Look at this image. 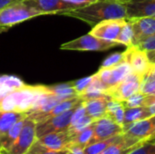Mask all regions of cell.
Segmentation results:
<instances>
[{"instance_id":"6da1fadb","label":"cell","mask_w":155,"mask_h":154,"mask_svg":"<svg viewBox=\"0 0 155 154\" xmlns=\"http://www.w3.org/2000/svg\"><path fill=\"white\" fill-rule=\"evenodd\" d=\"M62 15L79 19L91 26L105 20L127 18L126 8L121 0H98L84 7L64 12Z\"/></svg>"},{"instance_id":"7a4b0ae2","label":"cell","mask_w":155,"mask_h":154,"mask_svg":"<svg viewBox=\"0 0 155 154\" xmlns=\"http://www.w3.org/2000/svg\"><path fill=\"white\" fill-rule=\"evenodd\" d=\"M47 92L45 85H27L10 92L0 103V111L27 113L38 97Z\"/></svg>"},{"instance_id":"3957f363","label":"cell","mask_w":155,"mask_h":154,"mask_svg":"<svg viewBox=\"0 0 155 154\" xmlns=\"http://www.w3.org/2000/svg\"><path fill=\"white\" fill-rule=\"evenodd\" d=\"M40 15H45V14L26 5L24 1L16 2L0 10V31Z\"/></svg>"},{"instance_id":"277c9868","label":"cell","mask_w":155,"mask_h":154,"mask_svg":"<svg viewBox=\"0 0 155 154\" xmlns=\"http://www.w3.org/2000/svg\"><path fill=\"white\" fill-rule=\"evenodd\" d=\"M121 45L115 41H108L90 34L66 42L60 46L61 50L66 51H96L103 52Z\"/></svg>"},{"instance_id":"5b68a950","label":"cell","mask_w":155,"mask_h":154,"mask_svg":"<svg viewBox=\"0 0 155 154\" xmlns=\"http://www.w3.org/2000/svg\"><path fill=\"white\" fill-rule=\"evenodd\" d=\"M36 123L26 116L24 126L12 145L1 154H25L36 140Z\"/></svg>"},{"instance_id":"8992f818","label":"cell","mask_w":155,"mask_h":154,"mask_svg":"<svg viewBox=\"0 0 155 154\" xmlns=\"http://www.w3.org/2000/svg\"><path fill=\"white\" fill-rule=\"evenodd\" d=\"M142 79V76L131 73L124 80L107 89L105 93L111 99L123 103L139 92Z\"/></svg>"},{"instance_id":"52a82bcc","label":"cell","mask_w":155,"mask_h":154,"mask_svg":"<svg viewBox=\"0 0 155 154\" xmlns=\"http://www.w3.org/2000/svg\"><path fill=\"white\" fill-rule=\"evenodd\" d=\"M123 54L124 60L130 65L132 73L143 77L150 72L153 64L150 63L146 52L138 45L128 46Z\"/></svg>"},{"instance_id":"ba28073f","label":"cell","mask_w":155,"mask_h":154,"mask_svg":"<svg viewBox=\"0 0 155 154\" xmlns=\"http://www.w3.org/2000/svg\"><path fill=\"white\" fill-rule=\"evenodd\" d=\"M131 73L132 69L130 65L125 61H124L114 67H100L98 72L94 74V76L102 83L106 91L110 87L124 80Z\"/></svg>"},{"instance_id":"9c48e42d","label":"cell","mask_w":155,"mask_h":154,"mask_svg":"<svg viewBox=\"0 0 155 154\" xmlns=\"http://www.w3.org/2000/svg\"><path fill=\"white\" fill-rule=\"evenodd\" d=\"M76 107L72 108L46 121L37 123H36V137L38 138L40 136H43L45 134L51 133L66 131L68 127L70 126L72 115Z\"/></svg>"},{"instance_id":"30bf717a","label":"cell","mask_w":155,"mask_h":154,"mask_svg":"<svg viewBox=\"0 0 155 154\" xmlns=\"http://www.w3.org/2000/svg\"><path fill=\"white\" fill-rule=\"evenodd\" d=\"M123 133V127L116 123L109 116L105 115L94 122V134L89 144L101 142Z\"/></svg>"},{"instance_id":"8fae6325","label":"cell","mask_w":155,"mask_h":154,"mask_svg":"<svg viewBox=\"0 0 155 154\" xmlns=\"http://www.w3.org/2000/svg\"><path fill=\"white\" fill-rule=\"evenodd\" d=\"M127 20L133 30L134 45H138L155 34V17H134Z\"/></svg>"},{"instance_id":"7c38bea8","label":"cell","mask_w":155,"mask_h":154,"mask_svg":"<svg viewBox=\"0 0 155 154\" xmlns=\"http://www.w3.org/2000/svg\"><path fill=\"white\" fill-rule=\"evenodd\" d=\"M126 21L127 19L125 18L103 21L93 26V29L89 32V34L104 40L116 42V39L122 28L126 24Z\"/></svg>"},{"instance_id":"4fadbf2b","label":"cell","mask_w":155,"mask_h":154,"mask_svg":"<svg viewBox=\"0 0 155 154\" xmlns=\"http://www.w3.org/2000/svg\"><path fill=\"white\" fill-rule=\"evenodd\" d=\"M126 8V19L155 17V0H121Z\"/></svg>"},{"instance_id":"5bb4252c","label":"cell","mask_w":155,"mask_h":154,"mask_svg":"<svg viewBox=\"0 0 155 154\" xmlns=\"http://www.w3.org/2000/svg\"><path fill=\"white\" fill-rule=\"evenodd\" d=\"M155 132V114L129 125L124 134L138 141H146Z\"/></svg>"},{"instance_id":"9a60e30c","label":"cell","mask_w":155,"mask_h":154,"mask_svg":"<svg viewBox=\"0 0 155 154\" xmlns=\"http://www.w3.org/2000/svg\"><path fill=\"white\" fill-rule=\"evenodd\" d=\"M26 5L47 15H63L74 8L62 0H23Z\"/></svg>"},{"instance_id":"2e32d148","label":"cell","mask_w":155,"mask_h":154,"mask_svg":"<svg viewBox=\"0 0 155 154\" xmlns=\"http://www.w3.org/2000/svg\"><path fill=\"white\" fill-rule=\"evenodd\" d=\"M72 136L68 133V131L56 132L45 134L37 138L38 142H40L43 145L47 147L50 150L61 152L67 151Z\"/></svg>"},{"instance_id":"e0dca14e","label":"cell","mask_w":155,"mask_h":154,"mask_svg":"<svg viewBox=\"0 0 155 154\" xmlns=\"http://www.w3.org/2000/svg\"><path fill=\"white\" fill-rule=\"evenodd\" d=\"M144 141H138L134 138L128 137L123 133V135L116 142L108 146L100 154H128L142 145Z\"/></svg>"},{"instance_id":"ac0fdd59","label":"cell","mask_w":155,"mask_h":154,"mask_svg":"<svg viewBox=\"0 0 155 154\" xmlns=\"http://www.w3.org/2000/svg\"><path fill=\"white\" fill-rule=\"evenodd\" d=\"M111 99L110 97L95 98L84 101V105L85 108L86 114L90 116L94 121L106 115L107 102Z\"/></svg>"},{"instance_id":"d6986e66","label":"cell","mask_w":155,"mask_h":154,"mask_svg":"<svg viewBox=\"0 0 155 154\" xmlns=\"http://www.w3.org/2000/svg\"><path fill=\"white\" fill-rule=\"evenodd\" d=\"M153 114L151 113V111L149 107L146 106H139L134 108H125L124 113V121L123 129L124 131L131 124L142 121L143 119L151 117Z\"/></svg>"},{"instance_id":"ffe728a7","label":"cell","mask_w":155,"mask_h":154,"mask_svg":"<svg viewBox=\"0 0 155 154\" xmlns=\"http://www.w3.org/2000/svg\"><path fill=\"white\" fill-rule=\"evenodd\" d=\"M26 118V117H25ZM25 119L16 122L7 132L0 135V154L7 150L19 135L25 123Z\"/></svg>"},{"instance_id":"44dd1931","label":"cell","mask_w":155,"mask_h":154,"mask_svg":"<svg viewBox=\"0 0 155 154\" xmlns=\"http://www.w3.org/2000/svg\"><path fill=\"white\" fill-rule=\"evenodd\" d=\"M124 113L125 107L122 102L114 99H109V101L107 102L106 115L113 119L116 123H118L122 127L124 125Z\"/></svg>"},{"instance_id":"7402d4cb","label":"cell","mask_w":155,"mask_h":154,"mask_svg":"<svg viewBox=\"0 0 155 154\" xmlns=\"http://www.w3.org/2000/svg\"><path fill=\"white\" fill-rule=\"evenodd\" d=\"M26 116V113H24L0 111V135L7 132L16 122L25 119Z\"/></svg>"},{"instance_id":"603a6c76","label":"cell","mask_w":155,"mask_h":154,"mask_svg":"<svg viewBox=\"0 0 155 154\" xmlns=\"http://www.w3.org/2000/svg\"><path fill=\"white\" fill-rule=\"evenodd\" d=\"M94 134V123L86 127L84 130L80 132L79 133L75 134L72 137L68 149L72 147H79L84 149L90 143Z\"/></svg>"},{"instance_id":"cb8c5ba5","label":"cell","mask_w":155,"mask_h":154,"mask_svg":"<svg viewBox=\"0 0 155 154\" xmlns=\"http://www.w3.org/2000/svg\"><path fill=\"white\" fill-rule=\"evenodd\" d=\"M47 91L53 94L65 97V98H72L78 96L77 92L74 88L72 82L66 84H59L54 85H45Z\"/></svg>"},{"instance_id":"d4e9b609","label":"cell","mask_w":155,"mask_h":154,"mask_svg":"<svg viewBox=\"0 0 155 154\" xmlns=\"http://www.w3.org/2000/svg\"><path fill=\"white\" fill-rule=\"evenodd\" d=\"M123 134L120 135H116L114 136L112 138L101 141V142H97L92 144L87 145L84 149V154H100L102 152H104L108 146H110L112 143H114V142H116L118 139H120V137Z\"/></svg>"},{"instance_id":"484cf974","label":"cell","mask_w":155,"mask_h":154,"mask_svg":"<svg viewBox=\"0 0 155 154\" xmlns=\"http://www.w3.org/2000/svg\"><path fill=\"white\" fill-rule=\"evenodd\" d=\"M139 92L145 95L155 94V74L149 72L143 76Z\"/></svg>"},{"instance_id":"4316f807","label":"cell","mask_w":155,"mask_h":154,"mask_svg":"<svg viewBox=\"0 0 155 154\" xmlns=\"http://www.w3.org/2000/svg\"><path fill=\"white\" fill-rule=\"evenodd\" d=\"M94 122V119H92L90 116H88L87 114H85V115H84L83 118H81L79 121H77L76 123L71 124V125L68 127L67 131H68V133H70V135L73 137V136H74L75 134H77V133H79L80 132H82L83 130H84L86 127H88V126H89L90 124H92Z\"/></svg>"},{"instance_id":"83f0119b","label":"cell","mask_w":155,"mask_h":154,"mask_svg":"<svg viewBox=\"0 0 155 154\" xmlns=\"http://www.w3.org/2000/svg\"><path fill=\"white\" fill-rule=\"evenodd\" d=\"M116 42L119 43L121 45H125L127 47L133 44V30L128 20L126 21V24L122 28L116 39Z\"/></svg>"},{"instance_id":"f1b7e54d","label":"cell","mask_w":155,"mask_h":154,"mask_svg":"<svg viewBox=\"0 0 155 154\" xmlns=\"http://www.w3.org/2000/svg\"><path fill=\"white\" fill-rule=\"evenodd\" d=\"M0 84H4L5 86H7L12 90H18L25 85V84L20 78L14 75H1Z\"/></svg>"},{"instance_id":"f546056e","label":"cell","mask_w":155,"mask_h":154,"mask_svg":"<svg viewBox=\"0 0 155 154\" xmlns=\"http://www.w3.org/2000/svg\"><path fill=\"white\" fill-rule=\"evenodd\" d=\"M67 151H61L56 152L48 149L45 145H43L40 142H38L37 138L35 141V143L31 145V147L28 149V151L25 154H65Z\"/></svg>"},{"instance_id":"4dcf8cb0","label":"cell","mask_w":155,"mask_h":154,"mask_svg":"<svg viewBox=\"0 0 155 154\" xmlns=\"http://www.w3.org/2000/svg\"><path fill=\"white\" fill-rule=\"evenodd\" d=\"M145 94H143L142 93L138 92L135 94L132 95L130 98H128L126 101L123 102L125 108H134L139 106H143L144 100H145Z\"/></svg>"},{"instance_id":"1f68e13d","label":"cell","mask_w":155,"mask_h":154,"mask_svg":"<svg viewBox=\"0 0 155 154\" xmlns=\"http://www.w3.org/2000/svg\"><path fill=\"white\" fill-rule=\"evenodd\" d=\"M124 54L123 53H114L110 54L109 56H107L104 62L101 64V67H104V68H110V67H114L119 64H121L122 62H124Z\"/></svg>"},{"instance_id":"d6a6232c","label":"cell","mask_w":155,"mask_h":154,"mask_svg":"<svg viewBox=\"0 0 155 154\" xmlns=\"http://www.w3.org/2000/svg\"><path fill=\"white\" fill-rule=\"evenodd\" d=\"M128 154H155V142H145Z\"/></svg>"},{"instance_id":"836d02e7","label":"cell","mask_w":155,"mask_h":154,"mask_svg":"<svg viewBox=\"0 0 155 154\" xmlns=\"http://www.w3.org/2000/svg\"><path fill=\"white\" fill-rule=\"evenodd\" d=\"M93 80V75L92 76H88V77H84L76 81L72 82V84L74 86V88L75 89V91L77 92L78 94H80L81 93H83L91 84Z\"/></svg>"},{"instance_id":"e575fe53","label":"cell","mask_w":155,"mask_h":154,"mask_svg":"<svg viewBox=\"0 0 155 154\" xmlns=\"http://www.w3.org/2000/svg\"><path fill=\"white\" fill-rule=\"evenodd\" d=\"M138 46L144 50L145 52H149V51H153L155 50V34L145 39L144 41H143L142 43H140L138 44Z\"/></svg>"},{"instance_id":"d590c367","label":"cell","mask_w":155,"mask_h":154,"mask_svg":"<svg viewBox=\"0 0 155 154\" xmlns=\"http://www.w3.org/2000/svg\"><path fill=\"white\" fill-rule=\"evenodd\" d=\"M62 1L70 5L74 9H76V8H80V7L88 5L94 3L98 0H62Z\"/></svg>"},{"instance_id":"8d00e7d4","label":"cell","mask_w":155,"mask_h":154,"mask_svg":"<svg viewBox=\"0 0 155 154\" xmlns=\"http://www.w3.org/2000/svg\"><path fill=\"white\" fill-rule=\"evenodd\" d=\"M12 91H15V90H12V89H10V88H8L7 86H5L4 84H0V103H1V101L4 99V97L5 96V95H7L10 92H12Z\"/></svg>"},{"instance_id":"74e56055","label":"cell","mask_w":155,"mask_h":154,"mask_svg":"<svg viewBox=\"0 0 155 154\" xmlns=\"http://www.w3.org/2000/svg\"><path fill=\"white\" fill-rule=\"evenodd\" d=\"M65 154H84V149L79 148V147H72L67 150Z\"/></svg>"},{"instance_id":"f35d334b","label":"cell","mask_w":155,"mask_h":154,"mask_svg":"<svg viewBox=\"0 0 155 154\" xmlns=\"http://www.w3.org/2000/svg\"><path fill=\"white\" fill-rule=\"evenodd\" d=\"M23 0H0V10L7 5H10L12 4H15L16 2H20Z\"/></svg>"},{"instance_id":"ab89813d","label":"cell","mask_w":155,"mask_h":154,"mask_svg":"<svg viewBox=\"0 0 155 154\" xmlns=\"http://www.w3.org/2000/svg\"><path fill=\"white\" fill-rule=\"evenodd\" d=\"M146 54H147V56H148V59H149L150 63L152 64H155V50L146 52Z\"/></svg>"},{"instance_id":"60d3db41","label":"cell","mask_w":155,"mask_h":154,"mask_svg":"<svg viewBox=\"0 0 155 154\" xmlns=\"http://www.w3.org/2000/svg\"><path fill=\"white\" fill-rule=\"evenodd\" d=\"M150 73L155 74V64H153V65H152V68H151V70H150Z\"/></svg>"},{"instance_id":"b9f144b4","label":"cell","mask_w":155,"mask_h":154,"mask_svg":"<svg viewBox=\"0 0 155 154\" xmlns=\"http://www.w3.org/2000/svg\"><path fill=\"white\" fill-rule=\"evenodd\" d=\"M146 142H155V136L152 137V138H150V139H149V140H147Z\"/></svg>"}]
</instances>
